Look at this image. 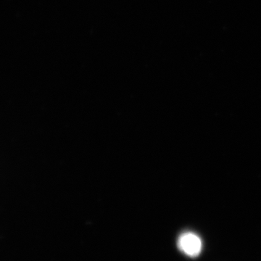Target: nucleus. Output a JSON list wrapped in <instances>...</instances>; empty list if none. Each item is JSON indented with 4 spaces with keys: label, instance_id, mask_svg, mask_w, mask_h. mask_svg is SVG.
<instances>
[{
    "label": "nucleus",
    "instance_id": "nucleus-1",
    "mask_svg": "<svg viewBox=\"0 0 261 261\" xmlns=\"http://www.w3.org/2000/svg\"><path fill=\"white\" fill-rule=\"evenodd\" d=\"M177 245L182 252L190 257L198 256L202 250V241L192 232L182 233L178 238Z\"/></svg>",
    "mask_w": 261,
    "mask_h": 261
}]
</instances>
